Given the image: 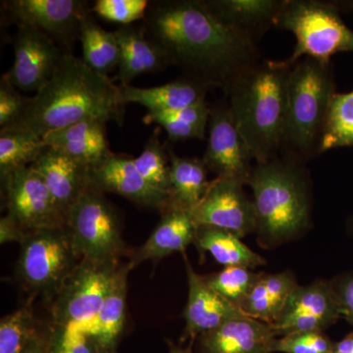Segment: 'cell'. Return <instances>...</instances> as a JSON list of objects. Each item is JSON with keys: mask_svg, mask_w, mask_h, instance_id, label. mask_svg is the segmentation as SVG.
Returning <instances> with one entry per match:
<instances>
[{"mask_svg": "<svg viewBox=\"0 0 353 353\" xmlns=\"http://www.w3.org/2000/svg\"><path fill=\"white\" fill-rule=\"evenodd\" d=\"M30 166L43 179L67 222L70 209L92 187L90 167L52 146H48Z\"/></svg>", "mask_w": 353, "mask_h": 353, "instance_id": "obj_17", "label": "cell"}, {"mask_svg": "<svg viewBox=\"0 0 353 353\" xmlns=\"http://www.w3.org/2000/svg\"><path fill=\"white\" fill-rule=\"evenodd\" d=\"M3 6L16 24L39 30L68 50L90 14L82 0H10Z\"/></svg>", "mask_w": 353, "mask_h": 353, "instance_id": "obj_11", "label": "cell"}, {"mask_svg": "<svg viewBox=\"0 0 353 353\" xmlns=\"http://www.w3.org/2000/svg\"><path fill=\"white\" fill-rule=\"evenodd\" d=\"M189 296L183 311L185 321L183 338L194 340L202 334L213 331L223 323L245 315L240 308L229 303L211 289L203 276H199L185 259Z\"/></svg>", "mask_w": 353, "mask_h": 353, "instance_id": "obj_18", "label": "cell"}, {"mask_svg": "<svg viewBox=\"0 0 353 353\" xmlns=\"http://www.w3.org/2000/svg\"><path fill=\"white\" fill-rule=\"evenodd\" d=\"M23 353H50V332L39 330Z\"/></svg>", "mask_w": 353, "mask_h": 353, "instance_id": "obj_42", "label": "cell"}, {"mask_svg": "<svg viewBox=\"0 0 353 353\" xmlns=\"http://www.w3.org/2000/svg\"><path fill=\"white\" fill-rule=\"evenodd\" d=\"M27 234L21 229L19 225L9 215L0 220V243H22Z\"/></svg>", "mask_w": 353, "mask_h": 353, "instance_id": "obj_41", "label": "cell"}, {"mask_svg": "<svg viewBox=\"0 0 353 353\" xmlns=\"http://www.w3.org/2000/svg\"><path fill=\"white\" fill-rule=\"evenodd\" d=\"M334 296L340 308L341 317L353 327V271L331 281Z\"/></svg>", "mask_w": 353, "mask_h": 353, "instance_id": "obj_40", "label": "cell"}, {"mask_svg": "<svg viewBox=\"0 0 353 353\" xmlns=\"http://www.w3.org/2000/svg\"><path fill=\"white\" fill-rule=\"evenodd\" d=\"M341 318L331 281L297 285L278 319L271 324L277 338L288 334L323 332Z\"/></svg>", "mask_w": 353, "mask_h": 353, "instance_id": "obj_14", "label": "cell"}, {"mask_svg": "<svg viewBox=\"0 0 353 353\" xmlns=\"http://www.w3.org/2000/svg\"><path fill=\"white\" fill-rule=\"evenodd\" d=\"M66 228L81 259L120 261L127 254L120 216L94 185L70 209Z\"/></svg>", "mask_w": 353, "mask_h": 353, "instance_id": "obj_8", "label": "cell"}, {"mask_svg": "<svg viewBox=\"0 0 353 353\" xmlns=\"http://www.w3.org/2000/svg\"><path fill=\"white\" fill-rule=\"evenodd\" d=\"M290 70L285 60L261 59L241 75L227 94L234 124L256 163L280 154Z\"/></svg>", "mask_w": 353, "mask_h": 353, "instance_id": "obj_3", "label": "cell"}, {"mask_svg": "<svg viewBox=\"0 0 353 353\" xmlns=\"http://www.w3.org/2000/svg\"><path fill=\"white\" fill-rule=\"evenodd\" d=\"M169 353H192L187 348L176 347V345H171L170 352Z\"/></svg>", "mask_w": 353, "mask_h": 353, "instance_id": "obj_44", "label": "cell"}, {"mask_svg": "<svg viewBox=\"0 0 353 353\" xmlns=\"http://www.w3.org/2000/svg\"><path fill=\"white\" fill-rule=\"evenodd\" d=\"M336 83L331 62L303 58L292 65L288 81L287 114L281 152L303 163L319 153Z\"/></svg>", "mask_w": 353, "mask_h": 353, "instance_id": "obj_5", "label": "cell"}, {"mask_svg": "<svg viewBox=\"0 0 353 353\" xmlns=\"http://www.w3.org/2000/svg\"><path fill=\"white\" fill-rule=\"evenodd\" d=\"M199 229L187 209L171 204L162 210V218L148 241L132 255L130 263L136 266L145 260H161L172 253L183 252L194 243Z\"/></svg>", "mask_w": 353, "mask_h": 353, "instance_id": "obj_20", "label": "cell"}, {"mask_svg": "<svg viewBox=\"0 0 353 353\" xmlns=\"http://www.w3.org/2000/svg\"><path fill=\"white\" fill-rule=\"evenodd\" d=\"M105 126L104 121H83L51 132L43 139L48 146L92 167L112 153L109 148Z\"/></svg>", "mask_w": 353, "mask_h": 353, "instance_id": "obj_23", "label": "cell"}, {"mask_svg": "<svg viewBox=\"0 0 353 353\" xmlns=\"http://www.w3.org/2000/svg\"><path fill=\"white\" fill-rule=\"evenodd\" d=\"M30 99L23 97L4 79L0 82V127L2 129L12 126L24 113Z\"/></svg>", "mask_w": 353, "mask_h": 353, "instance_id": "obj_39", "label": "cell"}, {"mask_svg": "<svg viewBox=\"0 0 353 353\" xmlns=\"http://www.w3.org/2000/svg\"><path fill=\"white\" fill-rule=\"evenodd\" d=\"M194 245L224 267H245L254 269L263 266L266 260L241 241L240 236L218 228L199 226Z\"/></svg>", "mask_w": 353, "mask_h": 353, "instance_id": "obj_28", "label": "cell"}, {"mask_svg": "<svg viewBox=\"0 0 353 353\" xmlns=\"http://www.w3.org/2000/svg\"><path fill=\"white\" fill-rule=\"evenodd\" d=\"M146 124L154 123L165 130L171 141H187V139H205L206 128L190 124L187 121L178 119L167 113L148 112L143 118Z\"/></svg>", "mask_w": 353, "mask_h": 353, "instance_id": "obj_38", "label": "cell"}, {"mask_svg": "<svg viewBox=\"0 0 353 353\" xmlns=\"http://www.w3.org/2000/svg\"><path fill=\"white\" fill-rule=\"evenodd\" d=\"M143 27L185 78L226 94L261 60L256 43L224 24L204 0L152 2Z\"/></svg>", "mask_w": 353, "mask_h": 353, "instance_id": "obj_1", "label": "cell"}, {"mask_svg": "<svg viewBox=\"0 0 353 353\" xmlns=\"http://www.w3.org/2000/svg\"><path fill=\"white\" fill-rule=\"evenodd\" d=\"M334 343L323 332L288 334L276 339L273 352L333 353Z\"/></svg>", "mask_w": 353, "mask_h": 353, "instance_id": "obj_37", "label": "cell"}, {"mask_svg": "<svg viewBox=\"0 0 353 353\" xmlns=\"http://www.w3.org/2000/svg\"><path fill=\"white\" fill-rule=\"evenodd\" d=\"M297 285L296 277L290 271L262 274L241 305V311L253 319L273 324Z\"/></svg>", "mask_w": 353, "mask_h": 353, "instance_id": "obj_25", "label": "cell"}, {"mask_svg": "<svg viewBox=\"0 0 353 353\" xmlns=\"http://www.w3.org/2000/svg\"><path fill=\"white\" fill-rule=\"evenodd\" d=\"M79 41L82 44L83 61L101 75L108 76L119 67L121 50L114 32H108L88 15L81 28Z\"/></svg>", "mask_w": 353, "mask_h": 353, "instance_id": "obj_29", "label": "cell"}, {"mask_svg": "<svg viewBox=\"0 0 353 353\" xmlns=\"http://www.w3.org/2000/svg\"><path fill=\"white\" fill-rule=\"evenodd\" d=\"M37 320L28 307L18 309L0 322V353H23L38 332Z\"/></svg>", "mask_w": 353, "mask_h": 353, "instance_id": "obj_33", "label": "cell"}, {"mask_svg": "<svg viewBox=\"0 0 353 353\" xmlns=\"http://www.w3.org/2000/svg\"><path fill=\"white\" fill-rule=\"evenodd\" d=\"M246 185L252 190L262 245H282L307 229L310 187L303 163L283 157L256 163Z\"/></svg>", "mask_w": 353, "mask_h": 353, "instance_id": "obj_4", "label": "cell"}, {"mask_svg": "<svg viewBox=\"0 0 353 353\" xmlns=\"http://www.w3.org/2000/svg\"><path fill=\"white\" fill-rule=\"evenodd\" d=\"M124 267L120 261L81 259L51 297L53 325L88 330Z\"/></svg>", "mask_w": 353, "mask_h": 353, "instance_id": "obj_7", "label": "cell"}, {"mask_svg": "<svg viewBox=\"0 0 353 353\" xmlns=\"http://www.w3.org/2000/svg\"><path fill=\"white\" fill-rule=\"evenodd\" d=\"M243 185L240 181L223 176L211 181L192 212L196 224L225 230L241 239L256 231L254 203L246 196Z\"/></svg>", "mask_w": 353, "mask_h": 353, "instance_id": "obj_12", "label": "cell"}, {"mask_svg": "<svg viewBox=\"0 0 353 353\" xmlns=\"http://www.w3.org/2000/svg\"><path fill=\"white\" fill-rule=\"evenodd\" d=\"M134 162L146 182L155 189L170 196L169 155L155 134L148 139L141 155L138 158H134Z\"/></svg>", "mask_w": 353, "mask_h": 353, "instance_id": "obj_34", "label": "cell"}, {"mask_svg": "<svg viewBox=\"0 0 353 353\" xmlns=\"http://www.w3.org/2000/svg\"><path fill=\"white\" fill-rule=\"evenodd\" d=\"M271 325L243 315L199 336L201 353H273Z\"/></svg>", "mask_w": 353, "mask_h": 353, "instance_id": "obj_19", "label": "cell"}, {"mask_svg": "<svg viewBox=\"0 0 353 353\" xmlns=\"http://www.w3.org/2000/svg\"><path fill=\"white\" fill-rule=\"evenodd\" d=\"M262 274L245 267L232 266L224 267L217 273L203 276V279L211 289L241 309Z\"/></svg>", "mask_w": 353, "mask_h": 353, "instance_id": "obj_32", "label": "cell"}, {"mask_svg": "<svg viewBox=\"0 0 353 353\" xmlns=\"http://www.w3.org/2000/svg\"><path fill=\"white\" fill-rule=\"evenodd\" d=\"M274 27L294 34L296 46L290 66L303 58L329 63L336 53L353 52V31L334 4L315 0H285Z\"/></svg>", "mask_w": 353, "mask_h": 353, "instance_id": "obj_6", "label": "cell"}, {"mask_svg": "<svg viewBox=\"0 0 353 353\" xmlns=\"http://www.w3.org/2000/svg\"><path fill=\"white\" fill-rule=\"evenodd\" d=\"M114 34L121 50L120 85H130L139 75L160 71L170 65L163 51L148 38L143 27L122 26Z\"/></svg>", "mask_w": 353, "mask_h": 353, "instance_id": "obj_24", "label": "cell"}, {"mask_svg": "<svg viewBox=\"0 0 353 353\" xmlns=\"http://www.w3.org/2000/svg\"><path fill=\"white\" fill-rule=\"evenodd\" d=\"M125 106L120 85L64 52L52 77L37 92L20 119L1 131H17L43 138L88 120L123 124Z\"/></svg>", "mask_w": 353, "mask_h": 353, "instance_id": "obj_2", "label": "cell"}, {"mask_svg": "<svg viewBox=\"0 0 353 353\" xmlns=\"http://www.w3.org/2000/svg\"><path fill=\"white\" fill-rule=\"evenodd\" d=\"M92 185L102 192H113L139 204L163 210L171 205L169 194L160 192L141 175L134 158L111 153L90 168Z\"/></svg>", "mask_w": 353, "mask_h": 353, "instance_id": "obj_16", "label": "cell"}, {"mask_svg": "<svg viewBox=\"0 0 353 353\" xmlns=\"http://www.w3.org/2000/svg\"><path fill=\"white\" fill-rule=\"evenodd\" d=\"M14 38V62L2 79L18 90L38 92L48 83L64 52L46 34L17 25Z\"/></svg>", "mask_w": 353, "mask_h": 353, "instance_id": "obj_15", "label": "cell"}, {"mask_svg": "<svg viewBox=\"0 0 353 353\" xmlns=\"http://www.w3.org/2000/svg\"><path fill=\"white\" fill-rule=\"evenodd\" d=\"M132 268L131 263L125 265L117 282L114 285L97 317L88 331L103 353H111L119 340L126 321L128 275Z\"/></svg>", "mask_w": 353, "mask_h": 353, "instance_id": "obj_26", "label": "cell"}, {"mask_svg": "<svg viewBox=\"0 0 353 353\" xmlns=\"http://www.w3.org/2000/svg\"><path fill=\"white\" fill-rule=\"evenodd\" d=\"M43 138L17 131H0V176L34 163L48 148Z\"/></svg>", "mask_w": 353, "mask_h": 353, "instance_id": "obj_31", "label": "cell"}, {"mask_svg": "<svg viewBox=\"0 0 353 353\" xmlns=\"http://www.w3.org/2000/svg\"><path fill=\"white\" fill-rule=\"evenodd\" d=\"M20 245L17 276L21 284L50 299L81 261L66 227L28 234Z\"/></svg>", "mask_w": 353, "mask_h": 353, "instance_id": "obj_9", "label": "cell"}, {"mask_svg": "<svg viewBox=\"0 0 353 353\" xmlns=\"http://www.w3.org/2000/svg\"><path fill=\"white\" fill-rule=\"evenodd\" d=\"M148 6V0H97L92 11L108 22L130 26L145 19Z\"/></svg>", "mask_w": 353, "mask_h": 353, "instance_id": "obj_35", "label": "cell"}, {"mask_svg": "<svg viewBox=\"0 0 353 353\" xmlns=\"http://www.w3.org/2000/svg\"><path fill=\"white\" fill-rule=\"evenodd\" d=\"M124 103H138L148 112L165 113L181 110L206 101L208 88L189 78L154 88L120 85Z\"/></svg>", "mask_w": 353, "mask_h": 353, "instance_id": "obj_21", "label": "cell"}, {"mask_svg": "<svg viewBox=\"0 0 353 353\" xmlns=\"http://www.w3.org/2000/svg\"><path fill=\"white\" fill-rule=\"evenodd\" d=\"M224 24L256 43L276 17L285 0H204Z\"/></svg>", "mask_w": 353, "mask_h": 353, "instance_id": "obj_22", "label": "cell"}, {"mask_svg": "<svg viewBox=\"0 0 353 353\" xmlns=\"http://www.w3.org/2000/svg\"><path fill=\"white\" fill-rule=\"evenodd\" d=\"M1 182L8 210L7 215L26 234L66 227V219L43 179L31 166L10 172L1 176Z\"/></svg>", "mask_w": 353, "mask_h": 353, "instance_id": "obj_10", "label": "cell"}, {"mask_svg": "<svg viewBox=\"0 0 353 353\" xmlns=\"http://www.w3.org/2000/svg\"><path fill=\"white\" fill-rule=\"evenodd\" d=\"M353 146V90L334 94L323 130L319 153Z\"/></svg>", "mask_w": 353, "mask_h": 353, "instance_id": "obj_30", "label": "cell"}, {"mask_svg": "<svg viewBox=\"0 0 353 353\" xmlns=\"http://www.w3.org/2000/svg\"><path fill=\"white\" fill-rule=\"evenodd\" d=\"M208 148L202 161L217 176L248 183L252 174V153L234 124L228 101L211 108Z\"/></svg>", "mask_w": 353, "mask_h": 353, "instance_id": "obj_13", "label": "cell"}, {"mask_svg": "<svg viewBox=\"0 0 353 353\" xmlns=\"http://www.w3.org/2000/svg\"><path fill=\"white\" fill-rule=\"evenodd\" d=\"M333 353H353V332L334 343Z\"/></svg>", "mask_w": 353, "mask_h": 353, "instance_id": "obj_43", "label": "cell"}, {"mask_svg": "<svg viewBox=\"0 0 353 353\" xmlns=\"http://www.w3.org/2000/svg\"><path fill=\"white\" fill-rule=\"evenodd\" d=\"M50 353H103L85 330L53 325Z\"/></svg>", "mask_w": 353, "mask_h": 353, "instance_id": "obj_36", "label": "cell"}, {"mask_svg": "<svg viewBox=\"0 0 353 353\" xmlns=\"http://www.w3.org/2000/svg\"><path fill=\"white\" fill-rule=\"evenodd\" d=\"M170 162L171 204L192 212L209 187L208 168L196 158L180 157L166 148Z\"/></svg>", "mask_w": 353, "mask_h": 353, "instance_id": "obj_27", "label": "cell"}]
</instances>
